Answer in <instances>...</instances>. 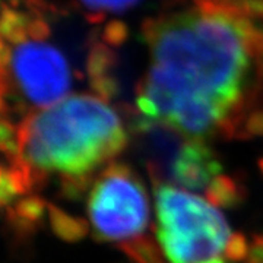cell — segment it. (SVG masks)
I'll list each match as a JSON object with an SVG mask.
<instances>
[{
  "label": "cell",
  "instance_id": "1",
  "mask_svg": "<svg viewBox=\"0 0 263 263\" xmlns=\"http://www.w3.org/2000/svg\"><path fill=\"white\" fill-rule=\"evenodd\" d=\"M145 35L142 116L202 141L241 133L263 89V32L234 6L202 0L149 22Z\"/></svg>",
  "mask_w": 263,
  "mask_h": 263
},
{
  "label": "cell",
  "instance_id": "2",
  "mask_svg": "<svg viewBox=\"0 0 263 263\" xmlns=\"http://www.w3.org/2000/svg\"><path fill=\"white\" fill-rule=\"evenodd\" d=\"M127 139L122 117L104 98L78 94L27 114L6 149L29 189L57 176L78 192Z\"/></svg>",
  "mask_w": 263,
  "mask_h": 263
},
{
  "label": "cell",
  "instance_id": "3",
  "mask_svg": "<svg viewBox=\"0 0 263 263\" xmlns=\"http://www.w3.org/2000/svg\"><path fill=\"white\" fill-rule=\"evenodd\" d=\"M47 25L15 9L0 16V66L8 97L13 94L32 111L67 97L72 70L63 53L46 41Z\"/></svg>",
  "mask_w": 263,
  "mask_h": 263
},
{
  "label": "cell",
  "instance_id": "4",
  "mask_svg": "<svg viewBox=\"0 0 263 263\" xmlns=\"http://www.w3.org/2000/svg\"><path fill=\"white\" fill-rule=\"evenodd\" d=\"M157 238L170 263H227L231 230L200 196L171 184L155 187Z\"/></svg>",
  "mask_w": 263,
  "mask_h": 263
},
{
  "label": "cell",
  "instance_id": "5",
  "mask_svg": "<svg viewBox=\"0 0 263 263\" xmlns=\"http://www.w3.org/2000/svg\"><path fill=\"white\" fill-rule=\"evenodd\" d=\"M88 215L98 240L129 245L142 238L149 202L141 177L126 164L108 165L91 189Z\"/></svg>",
  "mask_w": 263,
  "mask_h": 263
},
{
  "label": "cell",
  "instance_id": "6",
  "mask_svg": "<svg viewBox=\"0 0 263 263\" xmlns=\"http://www.w3.org/2000/svg\"><path fill=\"white\" fill-rule=\"evenodd\" d=\"M211 203L231 206L240 200V186L226 176H218L206 189Z\"/></svg>",
  "mask_w": 263,
  "mask_h": 263
},
{
  "label": "cell",
  "instance_id": "7",
  "mask_svg": "<svg viewBox=\"0 0 263 263\" xmlns=\"http://www.w3.org/2000/svg\"><path fill=\"white\" fill-rule=\"evenodd\" d=\"M51 216H53V221H54V228L62 237L70 238V240H78V238H81V237H84L86 234L88 226L85 224L84 221H79V219H75L72 216L65 215L59 209L51 211Z\"/></svg>",
  "mask_w": 263,
  "mask_h": 263
},
{
  "label": "cell",
  "instance_id": "8",
  "mask_svg": "<svg viewBox=\"0 0 263 263\" xmlns=\"http://www.w3.org/2000/svg\"><path fill=\"white\" fill-rule=\"evenodd\" d=\"M111 51L104 46H97L92 48L88 59V73L92 81L107 78V72L111 66Z\"/></svg>",
  "mask_w": 263,
  "mask_h": 263
},
{
  "label": "cell",
  "instance_id": "9",
  "mask_svg": "<svg viewBox=\"0 0 263 263\" xmlns=\"http://www.w3.org/2000/svg\"><path fill=\"white\" fill-rule=\"evenodd\" d=\"M91 10H124L133 6L138 0H81Z\"/></svg>",
  "mask_w": 263,
  "mask_h": 263
},
{
  "label": "cell",
  "instance_id": "10",
  "mask_svg": "<svg viewBox=\"0 0 263 263\" xmlns=\"http://www.w3.org/2000/svg\"><path fill=\"white\" fill-rule=\"evenodd\" d=\"M249 253V245L243 235L234 234L230 240L227 249V259L228 262H240Z\"/></svg>",
  "mask_w": 263,
  "mask_h": 263
},
{
  "label": "cell",
  "instance_id": "11",
  "mask_svg": "<svg viewBox=\"0 0 263 263\" xmlns=\"http://www.w3.org/2000/svg\"><path fill=\"white\" fill-rule=\"evenodd\" d=\"M127 37V28L126 25L119 22V21H113L107 25V28L104 29V40L105 43L111 44V46H119Z\"/></svg>",
  "mask_w": 263,
  "mask_h": 263
},
{
  "label": "cell",
  "instance_id": "12",
  "mask_svg": "<svg viewBox=\"0 0 263 263\" xmlns=\"http://www.w3.org/2000/svg\"><path fill=\"white\" fill-rule=\"evenodd\" d=\"M8 88H6V82H5V76H3V70L0 66V133L8 127V124H3L5 120V113H6V104H8Z\"/></svg>",
  "mask_w": 263,
  "mask_h": 263
},
{
  "label": "cell",
  "instance_id": "13",
  "mask_svg": "<svg viewBox=\"0 0 263 263\" xmlns=\"http://www.w3.org/2000/svg\"><path fill=\"white\" fill-rule=\"evenodd\" d=\"M249 263H263V240H257L250 250Z\"/></svg>",
  "mask_w": 263,
  "mask_h": 263
}]
</instances>
